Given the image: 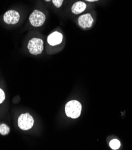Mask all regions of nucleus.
Returning a JSON list of instances; mask_svg holds the SVG:
<instances>
[{
    "label": "nucleus",
    "instance_id": "nucleus-2",
    "mask_svg": "<svg viewBox=\"0 0 132 150\" xmlns=\"http://www.w3.org/2000/svg\"><path fill=\"white\" fill-rule=\"evenodd\" d=\"M27 49L32 54H39L43 50V41L42 39L34 38L29 41Z\"/></svg>",
    "mask_w": 132,
    "mask_h": 150
},
{
    "label": "nucleus",
    "instance_id": "nucleus-1",
    "mask_svg": "<svg viewBox=\"0 0 132 150\" xmlns=\"http://www.w3.org/2000/svg\"><path fill=\"white\" fill-rule=\"evenodd\" d=\"M81 111L82 105L78 100H70L66 105L65 112L66 115L71 118L76 119L78 118L80 115Z\"/></svg>",
    "mask_w": 132,
    "mask_h": 150
},
{
    "label": "nucleus",
    "instance_id": "nucleus-14",
    "mask_svg": "<svg viewBox=\"0 0 132 150\" xmlns=\"http://www.w3.org/2000/svg\"><path fill=\"white\" fill-rule=\"evenodd\" d=\"M45 1H47V2H49V1H51V0H45Z\"/></svg>",
    "mask_w": 132,
    "mask_h": 150
},
{
    "label": "nucleus",
    "instance_id": "nucleus-9",
    "mask_svg": "<svg viewBox=\"0 0 132 150\" xmlns=\"http://www.w3.org/2000/svg\"><path fill=\"white\" fill-rule=\"evenodd\" d=\"M120 142L117 139H114L111 140L110 142V146L112 149H117L120 147Z\"/></svg>",
    "mask_w": 132,
    "mask_h": 150
},
{
    "label": "nucleus",
    "instance_id": "nucleus-13",
    "mask_svg": "<svg viewBox=\"0 0 132 150\" xmlns=\"http://www.w3.org/2000/svg\"><path fill=\"white\" fill-rule=\"evenodd\" d=\"M85 1H87L88 2H95V1H98V0H85Z\"/></svg>",
    "mask_w": 132,
    "mask_h": 150
},
{
    "label": "nucleus",
    "instance_id": "nucleus-3",
    "mask_svg": "<svg viewBox=\"0 0 132 150\" xmlns=\"http://www.w3.org/2000/svg\"><path fill=\"white\" fill-rule=\"evenodd\" d=\"M19 127L23 130H28L31 129L34 124V120L32 115L29 113L21 114L18 118Z\"/></svg>",
    "mask_w": 132,
    "mask_h": 150
},
{
    "label": "nucleus",
    "instance_id": "nucleus-12",
    "mask_svg": "<svg viewBox=\"0 0 132 150\" xmlns=\"http://www.w3.org/2000/svg\"><path fill=\"white\" fill-rule=\"evenodd\" d=\"M5 99H6L5 93L1 88H0V104L4 101Z\"/></svg>",
    "mask_w": 132,
    "mask_h": 150
},
{
    "label": "nucleus",
    "instance_id": "nucleus-5",
    "mask_svg": "<svg viewBox=\"0 0 132 150\" xmlns=\"http://www.w3.org/2000/svg\"><path fill=\"white\" fill-rule=\"evenodd\" d=\"M3 19L7 24L15 25L20 20V14L16 10H8L4 14Z\"/></svg>",
    "mask_w": 132,
    "mask_h": 150
},
{
    "label": "nucleus",
    "instance_id": "nucleus-10",
    "mask_svg": "<svg viewBox=\"0 0 132 150\" xmlns=\"http://www.w3.org/2000/svg\"><path fill=\"white\" fill-rule=\"evenodd\" d=\"M10 127L5 124H1L0 125V134L2 135H7L10 132Z\"/></svg>",
    "mask_w": 132,
    "mask_h": 150
},
{
    "label": "nucleus",
    "instance_id": "nucleus-7",
    "mask_svg": "<svg viewBox=\"0 0 132 150\" xmlns=\"http://www.w3.org/2000/svg\"><path fill=\"white\" fill-rule=\"evenodd\" d=\"M47 41L51 46H54L58 45L63 41V35L59 32H54L48 37Z\"/></svg>",
    "mask_w": 132,
    "mask_h": 150
},
{
    "label": "nucleus",
    "instance_id": "nucleus-11",
    "mask_svg": "<svg viewBox=\"0 0 132 150\" xmlns=\"http://www.w3.org/2000/svg\"><path fill=\"white\" fill-rule=\"evenodd\" d=\"M52 3L57 8H60L63 5L64 0H52Z\"/></svg>",
    "mask_w": 132,
    "mask_h": 150
},
{
    "label": "nucleus",
    "instance_id": "nucleus-4",
    "mask_svg": "<svg viewBox=\"0 0 132 150\" xmlns=\"http://www.w3.org/2000/svg\"><path fill=\"white\" fill-rule=\"evenodd\" d=\"M45 15L42 11L35 10L30 15L29 21L31 24L34 27L41 26L45 21Z\"/></svg>",
    "mask_w": 132,
    "mask_h": 150
},
{
    "label": "nucleus",
    "instance_id": "nucleus-8",
    "mask_svg": "<svg viewBox=\"0 0 132 150\" xmlns=\"http://www.w3.org/2000/svg\"><path fill=\"white\" fill-rule=\"evenodd\" d=\"M86 8V4L83 1L76 2L71 7V11L75 14H79L83 12Z\"/></svg>",
    "mask_w": 132,
    "mask_h": 150
},
{
    "label": "nucleus",
    "instance_id": "nucleus-6",
    "mask_svg": "<svg viewBox=\"0 0 132 150\" xmlns=\"http://www.w3.org/2000/svg\"><path fill=\"white\" fill-rule=\"evenodd\" d=\"M94 22V19L91 15L89 13L81 15L78 19V23L80 27L84 29L91 27Z\"/></svg>",
    "mask_w": 132,
    "mask_h": 150
}]
</instances>
